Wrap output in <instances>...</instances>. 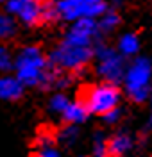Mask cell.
I'll return each instance as SVG.
<instances>
[{"label": "cell", "instance_id": "1", "mask_svg": "<svg viewBox=\"0 0 152 157\" xmlns=\"http://www.w3.org/2000/svg\"><path fill=\"white\" fill-rule=\"evenodd\" d=\"M100 36L99 23L93 18L77 20L49 54V63L54 70L64 73H79L90 64L95 54V45Z\"/></svg>", "mask_w": 152, "mask_h": 157}, {"label": "cell", "instance_id": "2", "mask_svg": "<svg viewBox=\"0 0 152 157\" xmlns=\"http://www.w3.org/2000/svg\"><path fill=\"white\" fill-rule=\"evenodd\" d=\"M13 71L25 88L40 89H50L56 73L49 63V56H45V52L36 45H27L18 50L14 56Z\"/></svg>", "mask_w": 152, "mask_h": 157}, {"label": "cell", "instance_id": "3", "mask_svg": "<svg viewBox=\"0 0 152 157\" xmlns=\"http://www.w3.org/2000/svg\"><path fill=\"white\" fill-rule=\"evenodd\" d=\"M123 91L125 95L136 104L147 102L152 91V63L147 57H136L127 64L123 78Z\"/></svg>", "mask_w": 152, "mask_h": 157}, {"label": "cell", "instance_id": "4", "mask_svg": "<svg viewBox=\"0 0 152 157\" xmlns=\"http://www.w3.org/2000/svg\"><path fill=\"white\" fill-rule=\"evenodd\" d=\"M95 71L104 82H113V84H120L125 68H127V61L116 48H111L107 45L97 43L95 45Z\"/></svg>", "mask_w": 152, "mask_h": 157}, {"label": "cell", "instance_id": "5", "mask_svg": "<svg viewBox=\"0 0 152 157\" xmlns=\"http://www.w3.org/2000/svg\"><path fill=\"white\" fill-rule=\"evenodd\" d=\"M120 98H122V93L118 89V84L102 80L100 84H95V86L86 89L82 102L88 107L90 114L104 116L111 109L120 107Z\"/></svg>", "mask_w": 152, "mask_h": 157}, {"label": "cell", "instance_id": "6", "mask_svg": "<svg viewBox=\"0 0 152 157\" xmlns=\"http://www.w3.org/2000/svg\"><path fill=\"white\" fill-rule=\"evenodd\" d=\"M56 18L63 21H77L82 18L97 20L107 9L106 0H54Z\"/></svg>", "mask_w": 152, "mask_h": 157}, {"label": "cell", "instance_id": "7", "mask_svg": "<svg viewBox=\"0 0 152 157\" xmlns=\"http://www.w3.org/2000/svg\"><path fill=\"white\" fill-rule=\"evenodd\" d=\"M6 13L20 20L23 25H40L45 23V2L43 0H6Z\"/></svg>", "mask_w": 152, "mask_h": 157}, {"label": "cell", "instance_id": "8", "mask_svg": "<svg viewBox=\"0 0 152 157\" xmlns=\"http://www.w3.org/2000/svg\"><path fill=\"white\" fill-rule=\"evenodd\" d=\"M25 86L21 84L16 75H0V100L4 102H14L23 97Z\"/></svg>", "mask_w": 152, "mask_h": 157}, {"label": "cell", "instance_id": "9", "mask_svg": "<svg viewBox=\"0 0 152 157\" xmlns=\"http://www.w3.org/2000/svg\"><path fill=\"white\" fill-rule=\"evenodd\" d=\"M134 147V139L129 132L120 130L115 132L109 139H107V155L109 157H123L127 155Z\"/></svg>", "mask_w": 152, "mask_h": 157}, {"label": "cell", "instance_id": "10", "mask_svg": "<svg viewBox=\"0 0 152 157\" xmlns=\"http://www.w3.org/2000/svg\"><path fill=\"white\" fill-rule=\"evenodd\" d=\"M88 116H90V111L84 105L82 100H70L68 105H66V109H64L63 114H61V118L64 120V123H68V125H77V127H79L81 123H84V121L88 120Z\"/></svg>", "mask_w": 152, "mask_h": 157}, {"label": "cell", "instance_id": "11", "mask_svg": "<svg viewBox=\"0 0 152 157\" xmlns=\"http://www.w3.org/2000/svg\"><path fill=\"white\" fill-rule=\"evenodd\" d=\"M116 50L120 52L123 57H136L140 52V38L134 32H125L118 38L116 43Z\"/></svg>", "mask_w": 152, "mask_h": 157}, {"label": "cell", "instance_id": "12", "mask_svg": "<svg viewBox=\"0 0 152 157\" xmlns=\"http://www.w3.org/2000/svg\"><path fill=\"white\" fill-rule=\"evenodd\" d=\"M97 23H99V30H100V34H104V32H113V30L120 25V16H118L116 11L106 9L100 16L97 18Z\"/></svg>", "mask_w": 152, "mask_h": 157}, {"label": "cell", "instance_id": "13", "mask_svg": "<svg viewBox=\"0 0 152 157\" xmlns=\"http://www.w3.org/2000/svg\"><path fill=\"white\" fill-rule=\"evenodd\" d=\"M16 34V20L9 13H0V41H7Z\"/></svg>", "mask_w": 152, "mask_h": 157}, {"label": "cell", "instance_id": "14", "mask_svg": "<svg viewBox=\"0 0 152 157\" xmlns=\"http://www.w3.org/2000/svg\"><path fill=\"white\" fill-rule=\"evenodd\" d=\"M34 157H61V154L50 137H40L36 141V154H34Z\"/></svg>", "mask_w": 152, "mask_h": 157}, {"label": "cell", "instance_id": "15", "mask_svg": "<svg viewBox=\"0 0 152 157\" xmlns=\"http://www.w3.org/2000/svg\"><path fill=\"white\" fill-rule=\"evenodd\" d=\"M68 102H70V98L66 97L63 91H57V93H54V95L49 98L47 107H49V111L54 113V114H63V111L66 109Z\"/></svg>", "mask_w": 152, "mask_h": 157}, {"label": "cell", "instance_id": "16", "mask_svg": "<svg viewBox=\"0 0 152 157\" xmlns=\"http://www.w3.org/2000/svg\"><path fill=\"white\" fill-rule=\"evenodd\" d=\"M91 152L93 157H109L107 155V137L102 132H95L91 139Z\"/></svg>", "mask_w": 152, "mask_h": 157}, {"label": "cell", "instance_id": "17", "mask_svg": "<svg viewBox=\"0 0 152 157\" xmlns=\"http://www.w3.org/2000/svg\"><path fill=\"white\" fill-rule=\"evenodd\" d=\"M57 137H59V141L63 145L72 147V145L77 143V139H79V128H77V125H68V123H66V127L61 128V132H59Z\"/></svg>", "mask_w": 152, "mask_h": 157}, {"label": "cell", "instance_id": "18", "mask_svg": "<svg viewBox=\"0 0 152 157\" xmlns=\"http://www.w3.org/2000/svg\"><path fill=\"white\" fill-rule=\"evenodd\" d=\"M14 64V56L6 48L4 45H0V73H9Z\"/></svg>", "mask_w": 152, "mask_h": 157}, {"label": "cell", "instance_id": "19", "mask_svg": "<svg viewBox=\"0 0 152 157\" xmlns=\"http://www.w3.org/2000/svg\"><path fill=\"white\" fill-rule=\"evenodd\" d=\"M122 118V109L120 107H115L111 109L109 113H106L104 116H102V120L106 121V125H115V123H118Z\"/></svg>", "mask_w": 152, "mask_h": 157}, {"label": "cell", "instance_id": "20", "mask_svg": "<svg viewBox=\"0 0 152 157\" xmlns=\"http://www.w3.org/2000/svg\"><path fill=\"white\" fill-rule=\"evenodd\" d=\"M109 2H113V6H122L123 4V0H109Z\"/></svg>", "mask_w": 152, "mask_h": 157}, {"label": "cell", "instance_id": "21", "mask_svg": "<svg viewBox=\"0 0 152 157\" xmlns=\"http://www.w3.org/2000/svg\"><path fill=\"white\" fill-rule=\"evenodd\" d=\"M149 102L152 104V91H150V97H149Z\"/></svg>", "mask_w": 152, "mask_h": 157}, {"label": "cell", "instance_id": "22", "mask_svg": "<svg viewBox=\"0 0 152 157\" xmlns=\"http://www.w3.org/2000/svg\"><path fill=\"white\" fill-rule=\"evenodd\" d=\"M75 157H88V155H75Z\"/></svg>", "mask_w": 152, "mask_h": 157}, {"label": "cell", "instance_id": "23", "mask_svg": "<svg viewBox=\"0 0 152 157\" xmlns=\"http://www.w3.org/2000/svg\"><path fill=\"white\" fill-rule=\"evenodd\" d=\"M4 2H6V0H0V4H4Z\"/></svg>", "mask_w": 152, "mask_h": 157}, {"label": "cell", "instance_id": "24", "mask_svg": "<svg viewBox=\"0 0 152 157\" xmlns=\"http://www.w3.org/2000/svg\"><path fill=\"white\" fill-rule=\"evenodd\" d=\"M150 125H152V121H150Z\"/></svg>", "mask_w": 152, "mask_h": 157}]
</instances>
